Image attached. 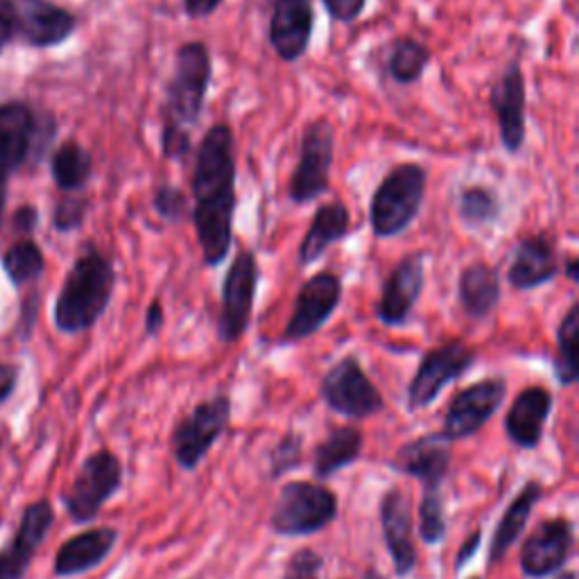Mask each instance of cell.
I'll return each instance as SVG.
<instances>
[{
	"label": "cell",
	"mask_w": 579,
	"mask_h": 579,
	"mask_svg": "<svg viewBox=\"0 0 579 579\" xmlns=\"http://www.w3.org/2000/svg\"><path fill=\"white\" fill-rule=\"evenodd\" d=\"M190 206L197 243L206 267L227 261L234 245L236 210V155L234 131L227 122H217L204 134L193 173Z\"/></svg>",
	"instance_id": "cell-1"
},
{
	"label": "cell",
	"mask_w": 579,
	"mask_h": 579,
	"mask_svg": "<svg viewBox=\"0 0 579 579\" xmlns=\"http://www.w3.org/2000/svg\"><path fill=\"white\" fill-rule=\"evenodd\" d=\"M116 285L111 261L96 247L76 261L66 276L55 306L57 328L63 333L89 331L107 311Z\"/></svg>",
	"instance_id": "cell-2"
},
{
	"label": "cell",
	"mask_w": 579,
	"mask_h": 579,
	"mask_svg": "<svg viewBox=\"0 0 579 579\" xmlns=\"http://www.w3.org/2000/svg\"><path fill=\"white\" fill-rule=\"evenodd\" d=\"M428 188V173L419 164H399L379 184L372 197V232L376 238L403 234L421 210Z\"/></svg>",
	"instance_id": "cell-3"
},
{
	"label": "cell",
	"mask_w": 579,
	"mask_h": 579,
	"mask_svg": "<svg viewBox=\"0 0 579 579\" xmlns=\"http://www.w3.org/2000/svg\"><path fill=\"white\" fill-rule=\"evenodd\" d=\"M213 78L210 50L202 41H188L175 52V68L166 94V122L193 127L206 102Z\"/></svg>",
	"instance_id": "cell-4"
},
{
	"label": "cell",
	"mask_w": 579,
	"mask_h": 579,
	"mask_svg": "<svg viewBox=\"0 0 579 579\" xmlns=\"http://www.w3.org/2000/svg\"><path fill=\"white\" fill-rule=\"evenodd\" d=\"M337 519V498L331 489L313 482H290L281 489L269 517L278 537H311Z\"/></svg>",
	"instance_id": "cell-5"
},
{
	"label": "cell",
	"mask_w": 579,
	"mask_h": 579,
	"mask_svg": "<svg viewBox=\"0 0 579 579\" xmlns=\"http://www.w3.org/2000/svg\"><path fill=\"white\" fill-rule=\"evenodd\" d=\"M335 159V129L328 118H317L306 125L302 136L300 164L287 186L293 204H311L331 186V168Z\"/></svg>",
	"instance_id": "cell-6"
},
{
	"label": "cell",
	"mask_w": 579,
	"mask_h": 579,
	"mask_svg": "<svg viewBox=\"0 0 579 579\" xmlns=\"http://www.w3.org/2000/svg\"><path fill=\"white\" fill-rule=\"evenodd\" d=\"M122 484V464L120 460L109 453L100 451L85 460L76 480L70 482L66 493L61 495L66 512L72 521L91 523L102 504L120 489Z\"/></svg>",
	"instance_id": "cell-7"
},
{
	"label": "cell",
	"mask_w": 579,
	"mask_h": 579,
	"mask_svg": "<svg viewBox=\"0 0 579 579\" xmlns=\"http://www.w3.org/2000/svg\"><path fill=\"white\" fill-rule=\"evenodd\" d=\"M232 419V399L220 394L199 403L173 432L175 460L184 471H195L213 444L223 438Z\"/></svg>",
	"instance_id": "cell-8"
},
{
	"label": "cell",
	"mask_w": 579,
	"mask_h": 579,
	"mask_svg": "<svg viewBox=\"0 0 579 579\" xmlns=\"http://www.w3.org/2000/svg\"><path fill=\"white\" fill-rule=\"evenodd\" d=\"M320 396L333 412L349 419H370L383 410V394L353 355L342 357L326 372Z\"/></svg>",
	"instance_id": "cell-9"
},
{
	"label": "cell",
	"mask_w": 579,
	"mask_h": 579,
	"mask_svg": "<svg viewBox=\"0 0 579 579\" xmlns=\"http://www.w3.org/2000/svg\"><path fill=\"white\" fill-rule=\"evenodd\" d=\"M475 351L464 340H451L430 349L408 387L410 410L428 408L449 383L462 379L475 365Z\"/></svg>",
	"instance_id": "cell-10"
},
{
	"label": "cell",
	"mask_w": 579,
	"mask_h": 579,
	"mask_svg": "<svg viewBox=\"0 0 579 579\" xmlns=\"http://www.w3.org/2000/svg\"><path fill=\"white\" fill-rule=\"evenodd\" d=\"M0 19L10 37L32 46H57L76 32V17L48 0H0Z\"/></svg>",
	"instance_id": "cell-11"
},
{
	"label": "cell",
	"mask_w": 579,
	"mask_h": 579,
	"mask_svg": "<svg viewBox=\"0 0 579 579\" xmlns=\"http://www.w3.org/2000/svg\"><path fill=\"white\" fill-rule=\"evenodd\" d=\"M258 261L249 249H241L229 265V272L223 283V313L217 322V335L223 342H238L249 328L256 290H258Z\"/></svg>",
	"instance_id": "cell-12"
},
{
	"label": "cell",
	"mask_w": 579,
	"mask_h": 579,
	"mask_svg": "<svg viewBox=\"0 0 579 579\" xmlns=\"http://www.w3.org/2000/svg\"><path fill=\"white\" fill-rule=\"evenodd\" d=\"M342 302V278L335 272L313 274L300 290L293 317L287 320L281 342L295 344L315 335Z\"/></svg>",
	"instance_id": "cell-13"
},
{
	"label": "cell",
	"mask_w": 579,
	"mask_h": 579,
	"mask_svg": "<svg viewBox=\"0 0 579 579\" xmlns=\"http://www.w3.org/2000/svg\"><path fill=\"white\" fill-rule=\"evenodd\" d=\"M489 105L498 118L500 143L510 155H519L526 143V109H528V89L526 76L519 61H512L502 70L498 82L491 87Z\"/></svg>",
	"instance_id": "cell-14"
},
{
	"label": "cell",
	"mask_w": 579,
	"mask_h": 579,
	"mask_svg": "<svg viewBox=\"0 0 579 579\" xmlns=\"http://www.w3.org/2000/svg\"><path fill=\"white\" fill-rule=\"evenodd\" d=\"M504 396L507 383L502 379H484L462 390L449 405L442 434L449 442L471 438L500 410Z\"/></svg>",
	"instance_id": "cell-15"
},
{
	"label": "cell",
	"mask_w": 579,
	"mask_h": 579,
	"mask_svg": "<svg viewBox=\"0 0 579 579\" xmlns=\"http://www.w3.org/2000/svg\"><path fill=\"white\" fill-rule=\"evenodd\" d=\"M313 28V0H274L267 39L281 61L295 63L308 52Z\"/></svg>",
	"instance_id": "cell-16"
},
{
	"label": "cell",
	"mask_w": 579,
	"mask_h": 579,
	"mask_svg": "<svg viewBox=\"0 0 579 579\" xmlns=\"http://www.w3.org/2000/svg\"><path fill=\"white\" fill-rule=\"evenodd\" d=\"M423 283H425L423 254L416 252L401 258L383 283V293L376 306V320L385 326H403L410 320L423 293Z\"/></svg>",
	"instance_id": "cell-17"
},
{
	"label": "cell",
	"mask_w": 579,
	"mask_h": 579,
	"mask_svg": "<svg viewBox=\"0 0 579 579\" xmlns=\"http://www.w3.org/2000/svg\"><path fill=\"white\" fill-rule=\"evenodd\" d=\"M55 523V510L48 500L26 507L14 539L0 550V579H23L37 550Z\"/></svg>",
	"instance_id": "cell-18"
},
{
	"label": "cell",
	"mask_w": 579,
	"mask_h": 579,
	"mask_svg": "<svg viewBox=\"0 0 579 579\" xmlns=\"http://www.w3.org/2000/svg\"><path fill=\"white\" fill-rule=\"evenodd\" d=\"M575 543V530L568 519L541 523L523 543L521 570L530 579L557 575L568 561Z\"/></svg>",
	"instance_id": "cell-19"
},
{
	"label": "cell",
	"mask_w": 579,
	"mask_h": 579,
	"mask_svg": "<svg viewBox=\"0 0 579 579\" xmlns=\"http://www.w3.org/2000/svg\"><path fill=\"white\" fill-rule=\"evenodd\" d=\"M453 462L451 442L444 434H425L401 446L392 460L399 473L412 475L423 484V491H442Z\"/></svg>",
	"instance_id": "cell-20"
},
{
	"label": "cell",
	"mask_w": 579,
	"mask_h": 579,
	"mask_svg": "<svg viewBox=\"0 0 579 579\" xmlns=\"http://www.w3.org/2000/svg\"><path fill=\"white\" fill-rule=\"evenodd\" d=\"M381 526L396 575L408 577L416 568L414 519L410 500L399 487L387 489L381 500Z\"/></svg>",
	"instance_id": "cell-21"
},
{
	"label": "cell",
	"mask_w": 579,
	"mask_h": 579,
	"mask_svg": "<svg viewBox=\"0 0 579 579\" xmlns=\"http://www.w3.org/2000/svg\"><path fill=\"white\" fill-rule=\"evenodd\" d=\"M557 245L548 234H534L523 238L512 256L507 281L517 290H534L559 276Z\"/></svg>",
	"instance_id": "cell-22"
},
{
	"label": "cell",
	"mask_w": 579,
	"mask_h": 579,
	"mask_svg": "<svg viewBox=\"0 0 579 579\" xmlns=\"http://www.w3.org/2000/svg\"><path fill=\"white\" fill-rule=\"evenodd\" d=\"M552 412V394L546 387H528L512 403L504 419L507 438L521 449H537L543 440V428Z\"/></svg>",
	"instance_id": "cell-23"
},
{
	"label": "cell",
	"mask_w": 579,
	"mask_h": 579,
	"mask_svg": "<svg viewBox=\"0 0 579 579\" xmlns=\"http://www.w3.org/2000/svg\"><path fill=\"white\" fill-rule=\"evenodd\" d=\"M116 541H118V532L114 528H96L68 539L57 550L55 575L78 577L98 568L111 555Z\"/></svg>",
	"instance_id": "cell-24"
},
{
	"label": "cell",
	"mask_w": 579,
	"mask_h": 579,
	"mask_svg": "<svg viewBox=\"0 0 579 579\" xmlns=\"http://www.w3.org/2000/svg\"><path fill=\"white\" fill-rule=\"evenodd\" d=\"M351 234V210L342 202H326L315 210L300 247V265L317 263L326 249Z\"/></svg>",
	"instance_id": "cell-25"
},
{
	"label": "cell",
	"mask_w": 579,
	"mask_h": 579,
	"mask_svg": "<svg viewBox=\"0 0 579 579\" xmlns=\"http://www.w3.org/2000/svg\"><path fill=\"white\" fill-rule=\"evenodd\" d=\"M458 293H460V304L471 320L475 322L487 320L498 308L502 295L498 269L482 261L467 265L460 274Z\"/></svg>",
	"instance_id": "cell-26"
},
{
	"label": "cell",
	"mask_w": 579,
	"mask_h": 579,
	"mask_svg": "<svg viewBox=\"0 0 579 579\" xmlns=\"http://www.w3.org/2000/svg\"><path fill=\"white\" fill-rule=\"evenodd\" d=\"M32 138V114L26 105L0 107V181L26 159Z\"/></svg>",
	"instance_id": "cell-27"
},
{
	"label": "cell",
	"mask_w": 579,
	"mask_h": 579,
	"mask_svg": "<svg viewBox=\"0 0 579 579\" xmlns=\"http://www.w3.org/2000/svg\"><path fill=\"white\" fill-rule=\"evenodd\" d=\"M543 489L539 482H528L521 493L512 500V504L507 507V512L502 514L493 539H491V550H489V563H500L502 557L512 550V546L521 539L526 532V526L532 517L534 504L541 500Z\"/></svg>",
	"instance_id": "cell-28"
},
{
	"label": "cell",
	"mask_w": 579,
	"mask_h": 579,
	"mask_svg": "<svg viewBox=\"0 0 579 579\" xmlns=\"http://www.w3.org/2000/svg\"><path fill=\"white\" fill-rule=\"evenodd\" d=\"M362 432L357 428L344 425L331 430L328 438L315 449L313 469L317 478H331L344 467L353 464L362 455Z\"/></svg>",
	"instance_id": "cell-29"
},
{
	"label": "cell",
	"mask_w": 579,
	"mask_h": 579,
	"mask_svg": "<svg viewBox=\"0 0 579 579\" xmlns=\"http://www.w3.org/2000/svg\"><path fill=\"white\" fill-rule=\"evenodd\" d=\"M577 340H579V302H572L557 328V353H555V376L566 387L575 385L579 379Z\"/></svg>",
	"instance_id": "cell-30"
},
{
	"label": "cell",
	"mask_w": 579,
	"mask_h": 579,
	"mask_svg": "<svg viewBox=\"0 0 579 579\" xmlns=\"http://www.w3.org/2000/svg\"><path fill=\"white\" fill-rule=\"evenodd\" d=\"M430 57H432L430 50L421 41L412 37H401L399 41H394L387 59L390 78L403 87L416 85L423 78Z\"/></svg>",
	"instance_id": "cell-31"
},
{
	"label": "cell",
	"mask_w": 579,
	"mask_h": 579,
	"mask_svg": "<svg viewBox=\"0 0 579 579\" xmlns=\"http://www.w3.org/2000/svg\"><path fill=\"white\" fill-rule=\"evenodd\" d=\"M500 213H502V202L498 193L489 186H480V184L467 186L458 195V215L460 220L471 229H480L498 223Z\"/></svg>",
	"instance_id": "cell-32"
},
{
	"label": "cell",
	"mask_w": 579,
	"mask_h": 579,
	"mask_svg": "<svg viewBox=\"0 0 579 579\" xmlns=\"http://www.w3.org/2000/svg\"><path fill=\"white\" fill-rule=\"evenodd\" d=\"M94 170L91 155L80 143L68 140L55 153L52 159V177L61 190H80Z\"/></svg>",
	"instance_id": "cell-33"
},
{
	"label": "cell",
	"mask_w": 579,
	"mask_h": 579,
	"mask_svg": "<svg viewBox=\"0 0 579 579\" xmlns=\"http://www.w3.org/2000/svg\"><path fill=\"white\" fill-rule=\"evenodd\" d=\"M419 537L430 546H438L444 541L446 514L442 491H423L419 502Z\"/></svg>",
	"instance_id": "cell-34"
},
{
	"label": "cell",
	"mask_w": 579,
	"mask_h": 579,
	"mask_svg": "<svg viewBox=\"0 0 579 579\" xmlns=\"http://www.w3.org/2000/svg\"><path fill=\"white\" fill-rule=\"evenodd\" d=\"M6 272L14 283H26L43 272V254L35 243H19L6 254Z\"/></svg>",
	"instance_id": "cell-35"
},
{
	"label": "cell",
	"mask_w": 579,
	"mask_h": 579,
	"mask_svg": "<svg viewBox=\"0 0 579 579\" xmlns=\"http://www.w3.org/2000/svg\"><path fill=\"white\" fill-rule=\"evenodd\" d=\"M155 208L157 213L164 217L166 223L170 225H179L184 223L186 217L190 215V202L186 197V193L173 184H164L157 188L155 193Z\"/></svg>",
	"instance_id": "cell-36"
},
{
	"label": "cell",
	"mask_w": 579,
	"mask_h": 579,
	"mask_svg": "<svg viewBox=\"0 0 579 579\" xmlns=\"http://www.w3.org/2000/svg\"><path fill=\"white\" fill-rule=\"evenodd\" d=\"M302 453H304V440L297 432H287L285 438L276 444V449L269 455V475L281 478L283 473L293 471L295 467L302 464Z\"/></svg>",
	"instance_id": "cell-37"
},
{
	"label": "cell",
	"mask_w": 579,
	"mask_h": 579,
	"mask_svg": "<svg viewBox=\"0 0 579 579\" xmlns=\"http://www.w3.org/2000/svg\"><path fill=\"white\" fill-rule=\"evenodd\" d=\"M193 150V140H190V131L186 127L173 125V122H164V131H161V153L166 159L170 161H184Z\"/></svg>",
	"instance_id": "cell-38"
},
{
	"label": "cell",
	"mask_w": 579,
	"mask_h": 579,
	"mask_svg": "<svg viewBox=\"0 0 579 579\" xmlns=\"http://www.w3.org/2000/svg\"><path fill=\"white\" fill-rule=\"evenodd\" d=\"M324 566V559L311 550L304 548L293 555V559L287 561V570L283 579H320V570Z\"/></svg>",
	"instance_id": "cell-39"
},
{
	"label": "cell",
	"mask_w": 579,
	"mask_h": 579,
	"mask_svg": "<svg viewBox=\"0 0 579 579\" xmlns=\"http://www.w3.org/2000/svg\"><path fill=\"white\" fill-rule=\"evenodd\" d=\"M85 210H87V202L85 199H63L55 213V225L61 232L76 229L78 225H82L85 220Z\"/></svg>",
	"instance_id": "cell-40"
},
{
	"label": "cell",
	"mask_w": 579,
	"mask_h": 579,
	"mask_svg": "<svg viewBox=\"0 0 579 579\" xmlns=\"http://www.w3.org/2000/svg\"><path fill=\"white\" fill-rule=\"evenodd\" d=\"M324 6L333 21L353 23L355 19H360L362 12H365L367 0H324Z\"/></svg>",
	"instance_id": "cell-41"
},
{
	"label": "cell",
	"mask_w": 579,
	"mask_h": 579,
	"mask_svg": "<svg viewBox=\"0 0 579 579\" xmlns=\"http://www.w3.org/2000/svg\"><path fill=\"white\" fill-rule=\"evenodd\" d=\"M220 6L223 0H184V10L190 19H206Z\"/></svg>",
	"instance_id": "cell-42"
},
{
	"label": "cell",
	"mask_w": 579,
	"mask_h": 579,
	"mask_svg": "<svg viewBox=\"0 0 579 579\" xmlns=\"http://www.w3.org/2000/svg\"><path fill=\"white\" fill-rule=\"evenodd\" d=\"M164 322H166L164 306L159 302H153L148 306V313H145V333H148L150 337H155L164 328Z\"/></svg>",
	"instance_id": "cell-43"
},
{
	"label": "cell",
	"mask_w": 579,
	"mask_h": 579,
	"mask_svg": "<svg viewBox=\"0 0 579 579\" xmlns=\"http://www.w3.org/2000/svg\"><path fill=\"white\" fill-rule=\"evenodd\" d=\"M480 543H482V530H475L471 537H467V541L462 543V548L458 552V559H455V568L458 570H462L471 561V557L478 552Z\"/></svg>",
	"instance_id": "cell-44"
},
{
	"label": "cell",
	"mask_w": 579,
	"mask_h": 579,
	"mask_svg": "<svg viewBox=\"0 0 579 579\" xmlns=\"http://www.w3.org/2000/svg\"><path fill=\"white\" fill-rule=\"evenodd\" d=\"M17 387V367L0 365V403L8 401Z\"/></svg>",
	"instance_id": "cell-45"
},
{
	"label": "cell",
	"mask_w": 579,
	"mask_h": 579,
	"mask_svg": "<svg viewBox=\"0 0 579 579\" xmlns=\"http://www.w3.org/2000/svg\"><path fill=\"white\" fill-rule=\"evenodd\" d=\"M563 274L568 276V281L579 283V261H577V256H570V258L566 261V265H563Z\"/></svg>",
	"instance_id": "cell-46"
},
{
	"label": "cell",
	"mask_w": 579,
	"mask_h": 579,
	"mask_svg": "<svg viewBox=\"0 0 579 579\" xmlns=\"http://www.w3.org/2000/svg\"><path fill=\"white\" fill-rule=\"evenodd\" d=\"M8 41H10V30H8V26L3 23V19H0V48H3Z\"/></svg>",
	"instance_id": "cell-47"
},
{
	"label": "cell",
	"mask_w": 579,
	"mask_h": 579,
	"mask_svg": "<svg viewBox=\"0 0 579 579\" xmlns=\"http://www.w3.org/2000/svg\"><path fill=\"white\" fill-rule=\"evenodd\" d=\"M3 204H6V193L0 188V217H3Z\"/></svg>",
	"instance_id": "cell-48"
},
{
	"label": "cell",
	"mask_w": 579,
	"mask_h": 579,
	"mask_svg": "<svg viewBox=\"0 0 579 579\" xmlns=\"http://www.w3.org/2000/svg\"><path fill=\"white\" fill-rule=\"evenodd\" d=\"M557 579H577V575L575 572H561V575H557Z\"/></svg>",
	"instance_id": "cell-49"
},
{
	"label": "cell",
	"mask_w": 579,
	"mask_h": 579,
	"mask_svg": "<svg viewBox=\"0 0 579 579\" xmlns=\"http://www.w3.org/2000/svg\"><path fill=\"white\" fill-rule=\"evenodd\" d=\"M367 579H385V577H383V575H379L376 570H370V572H367Z\"/></svg>",
	"instance_id": "cell-50"
},
{
	"label": "cell",
	"mask_w": 579,
	"mask_h": 579,
	"mask_svg": "<svg viewBox=\"0 0 579 579\" xmlns=\"http://www.w3.org/2000/svg\"><path fill=\"white\" fill-rule=\"evenodd\" d=\"M473 579H480V577H473Z\"/></svg>",
	"instance_id": "cell-51"
}]
</instances>
